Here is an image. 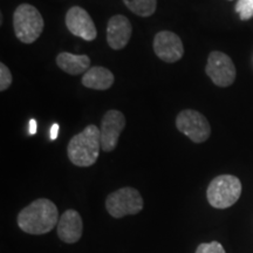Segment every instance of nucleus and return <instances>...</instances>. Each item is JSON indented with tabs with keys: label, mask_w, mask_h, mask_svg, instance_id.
<instances>
[{
	"label": "nucleus",
	"mask_w": 253,
	"mask_h": 253,
	"mask_svg": "<svg viewBox=\"0 0 253 253\" xmlns=\"http://www.w3.org/2000/svg\"><path fill=\"white\" fill-rule=\"evenodd\" d=\"M45 27V21L39 9L30 4H21L13 13L15 37L23 43H33L39 39Z\"/></svg>",
	"instance_id": "obj_3"
},
{
	"label": "nucleus",
	"mask_w": 253,
	"mask_h": 253,
	"mask_svg": "<svg viewBox=\"0 0 253 253\" xmlns=\"http://www.w3.org/2000/svg\"><path fill=\"white\" fill-rule=\"evenodd\" d=\"M153 48L157 58L167 63L179 61L184 55L182 39L170 31H161L154 38Z\"/></svg>",
	"instance_id": "obj_9"
},
{
	"label": "nucleus",
	"mask_w": 253,
	"mask_h": 253,
	"mask_svg": "<svg viewBox=\"0 0 253 253\" xmlns=\"http://www.w3.org/2000/svg\"><path fill=\"white\" fill-rule=\"evenodd\" d=\"M37 132V121L34 119L30 120V135H34Z\"/></svg>",
	"instance_id": "obj_20"
},
{
	"label": "nucleus",
	"mask_w": 253,
	"mask_h": 253,
	"mask_svg": "<svg viewBox=\"0 0 253 253\" xmlns=\"http://www.w3.org/2000/svg\"><path fill=\"white\" fill-rule=\"evenodd\" d=\"M12 82H13V77L11 71L4 62H1L0 63V90H7L11 87Z\"/></svg>",
	"instance_id": "obj_17"
},
{
	"label": "nucleus",
	"mask_w": 253,
	"mask_h": 253,
	"mask_svg": "<svg viewBox=\"0 0 253 253\" xmlns=\"http://www.w3.org/2000/svg\"><path fill=\"white\" fill-rule=\"evenodd\" d=\"M56 205L47 198H39L24 208L18 214V226L28 235H46L59 223Z\"/></svg>",
	"instance_id": "obj_1"
},
{
	"label": "nucleus",
	"mask_w": 253,
	"mask_h": 253,
	"mask_svg": "<svg viewBox=\"0 0 253 253\" xmlns=\"http://www.w3.org/2000/svg\"><path fill=\"white\" fill-rule=\"evenodd\" d=\"M132 34L130 20L122 14L113 15L107 25V42L112 49L120 50L128 45Z\"/></svg>",
	"instance_id": "obj_11"
},
{
	"label": "nucleus",
	"mask_w": 253,
	"mask_h": 253,
	"mask_svg": "<svg viewBox=\"0 0 253 253\" xmlns=\"http://www.w3.org/2000/svg\"><path fill=\"white\" fill-rule=\"evenodd\" d=\"M236 12L240 20L246 21L253 18V0H238L236 4Z\"/></svg>",
	"instance_id": "obj_16"
},
{
	"label": "nucleus",
	"mask_w": 253,
	"mask_h": 253,
	"mask_svg": "<svg viewBox=\"0 0 253 253\" xmlns=\"http://www.w3.org/2000/svg\"><path fill=\"white\" fill-rule=\"evenodd\" d=\"M176 128L195 143H203L211 135L208 119L195 109L182 110L176 118Z\"/></svg>",
	"instance_id": "obj_6"
},
{
	"label": "nucleus",
	"mask_w": 253,
	"mask_h": 253,
	"mask_svg": "<svg viewBox=\"0 0 253 253\" xmlns=\"http://www.w3.org/2000/svg\"><path fill=\"white\" fill-rule=\"evenodd\" d=\"M56 230H58V237L63 243L67 244L78 243L84 231V223L80 213L73 209L66 210L60 217Z\"/></svg>",
	"instance_id": "obj_12"
},
{
	"label": "nucleus",
	"mask_w": 253,
	"mask_h": 253,
	"mask_svg": "<svg viewBox=\"0 0 253 253\" xmlns=\"http://www.w3.org/2000/svg\"><path fill=\"white\" fill-rule=\"evenodd\" d=\"M196 253H226L224 250L223 245L218 242L211 243H203V244L198 245Z\"/></svg>",
	"instance_id": "obj_18"
},
{
	"label": "nucleus",
	"mask_w": 253,
	"mask_h": 253,
	"mask_svg": "<svg viewBox=\"0 0 253 253\" xmlns=\"http://www.w3.org/2000/svg\"><path fill=\"white\" fill-rule=\"evenodd\" d=\"M132 13L142 18L151 17L157 8V0H122Z\"/></svg>",
	"instance_id": "obj_15"
},
{
	"label": "nucleus",
	"mask_w": 253,
	"mask_h": 253,
	"mask_svg": "<svg viewBox=\"0 0 253 253\" xmlns=\"http://www.w3.org/2000/svg\"><path fill=\"white\" fill-rule=\"evenodd\" d=\"M115 78L108 68L94 66L82 75L81 82L86 88L94 90H108L114 84Z\"/></svg>",
	"instance_id": "obj_13"
},
{
	"label": "nucleus",
	"mask_w": 253,
	"mask_h": 253,
	"mask_svg": "<svg viewBox=\"0 0 253 253\" xmlns=\"http://www.w3.org/2000/svg\"><path fill=\"white\" fill-rule=\"evenodd\" d=\"M144 207L143 198L138 190L131 186H125L108 195L106 209L114 218H123L141 212Z\"/></svg>",
	"instance_id": "obj_5"
},
{
	"label": "nucleus",
	"mask_w": 253,
	"mask_h": 253,
	"mask_svg": "<svg viewBox=\"0 0 253 253\" xmlns=\"http://www.w3.org/2000/svg\"><path fill=\"white\" fill-rule=\"evenodd\" d=\"M56 65L62 72L71 75L84 74L90 68V59L86 54L78 55L61 52L56 56Z\"/></svg>",
	"instance_id": "obj_14"
},
{
	"label": "nucleus",
	"mask_w": 253,
	"mask_h": 253,
	"mask_svg": "<svg viewBox=\"0 0 253 253\" xmlns=\"http://www.w3.org/2000/svg\"><path fill=\"white\" fill-rule=\"evenodd\" d=\"M126 126V116L120 110L110 109L103 115L100 126L101 149L110 153L118 147L119 138Z\"/></svg>",
	"instance_id": "obj_8"
},
{
	"label": "nucleus",
	"mask_w": 253,
	"mask_h": 253,
	"mask_svg": "<svg viewBox=\"0 0 253 253\" xmlns=\"http://www.w3.org/2000/svg\"><path fill=\"white\" fill-rule=\"evenodd\" d=\"M66 26L73 36L81 38L86 41L96 39L97 31L93 19L84 8L73 6L67 11L65 18Z\"/></svg>",
	"instance_id": "obj_10"
},
{
	"label": "nucleus",
	"mask_w": 253,
	"mask_h": 253,
	"mask_svg": "<svg viewBox=\"0 0 253 253\" xmlns=\"http://www.w3.org/2000/svg\"><path fill=\"white\" fill-rule=\"evenodd\" d=\"M58 132H59V125L58 123H54V125L52 126V129H50V138H52V140H56V137H58Z\"/></svg>",
	"instance_id": "obj_19"
},
{
	"label": "nucleus",
	"mask_w": 253,
	"mask_h": 253,
	"mask_svg": "<svg viewBox=\"0 0 253 253\" xmlns=\"http://www.w3.org/2000/svg\"><path fill=\"white\" fill-rule=\"evenodd\" d=\"M242 195V182L233 175H220L211 181L207 190L209 204L216 209H227L237 203Z\"/></svg>",
	"instance_id": "obj_4"
},
{
	"label": "nucleus",
	"mask_w": 253,
	"mask_h": 253,
	"mask_svg": "<svg viewBox=\"0 0 253 253\" xmlns=\"http://www.w3.org/2000/svg\"><path fill=\"white\" fill-rule=\"evenodd\" d=\"M100 150V129L95 125H89L71 138L67 147V155L74 166L88 168L96 162Z\"/></svg>",
	"instance_id": "obj_2"
},
{
	"label": "nucleus",
	"mask_w": 253,
	"mask_h": 253,
	"mask_svg": "<svg viewBox=\"0 0 253 253\" xmlns=\"http://www.w3.org/2000/svg\"><path fill=\"white\" fill-rule=\"evenodd\" d=\"M205 73L218 87H229L236 80L235 63L225 53L213 50L209 54Z\"/></svg>",
	"instance_id": "obj_7"
}]
</instances>
